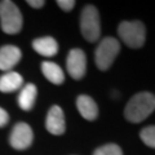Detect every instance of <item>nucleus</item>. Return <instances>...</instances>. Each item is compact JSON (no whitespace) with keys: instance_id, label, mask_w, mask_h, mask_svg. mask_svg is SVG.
Segmentation results:
<instances>
[{"instance_id":"f257e3e1","label":"nucleus","mask_w":155,"mask_h":155,"mask_svg":"<svg viewBox=\"0 0 155 155\" xmlns=\"http://www.w3.org/2000/svg\"><path fill=\"white\" fill-rule=\"evenodd\" d=\"M155 110V96L150 92H140L130 98L124 109L125 119L130 123H141Z\"/></svg>"},{"instance_id":"f03ea898","label":"nucleus","mask_w":155,"mask_h":155,"mask_svg":"<svg viewBox=\"0 0 155 155\" xmlns=\"http://www.w3.org/2000/svg\"><path fill=\"white\" fill-rule=\"evenodd\" d=\"M119 38L133 49L142 48L146 40V28L141 21H123L118 26Z\"/></svg>"},{"instance_id":"7ed1b4c3","label":"nucleus","mask_w":155,"mask_h":155,"mask_svg":"<svg viewBox=\"0 0 155 155\" xmlns=\"http://www.w3.org/2000/svg\"><path fill=\"white\" fill-rule=\"evenodd\" d=\"M120 52V44L115 38L107 36L101 40L98 47L96 48L94 52V62L96 66L101 71L109 70L111 65L114 64L116 56Z\"/></svg>"},{"instance_id":"20e7f679","label":"nucleus","mask_w":155,"mask_h":155,"mask_svg":"<svg viewBox=\"0 0 155 155\" xmlns=\"http://www.w3.org/2000/svg\"><path fill=\"white\" fill-rule=\"evenodd\" d=\"M80 31L87 41L94 43L98 40L101 35V22L98 11L94 5H87L81 11Z\"/></svg>"},{"instance_id":"39448f33","label":"nucleus","mask_w":155,"mask_h":155,"mask_svg":"<svg viewBox=\"0 0 155 155\" xmlns=\"http://www.w3.org/2000/svg\"><path fill=\"white\" fill-rule=\"evenodd\" d=\"M0 21L2 30L7 34H17L22 28V14L16 4L9 0L0 3Z\"/></svg>"},{"instance_id":"423d86ee","label":"nucleus","mask_w":155,"mask_h":155,"mask_svg":"<svg viewBox=\"0 0 155 155\" xmlns=\"http://www.w3.org/2000/svg\"><path fill=\"white\" fill-rule=\"evenodd\" d=\"M66 67H67V72L70 74L72 79L80 80L85 75V71H87L85 53L81 49H79V48L71 49L69 52V54H67Z\"/></svg>"},{"instance_id":"0eeeda50","label":"nucleus","mask_w":155,"mask_h":155,"mask_svg":"<svg viewBox=\"0 0 155 155\" xmlns=\"http://www.w3.org/2000/svg\"><path fill=\"white\" fill-rule=\"evenodd\" d=\"M34 140L32 129L26 123H17L11 133V146L16 150H26L27 147L31 146Z\"/></svg>"},{"instance_id":"6e6552de","label":"nucleus","mask_w":155,"mask_h":155,"mask_svg":"<svg viewBox=\"0 0 155 155\" xmlns=\"http://www.w3.org/2000/svg\"><path fill=\"white\" fill-rule=\"evenodd\" d=\"M45 128L49 133L60 136L65 133L66 123H65V115L60 106H52L48 111L47 119H45Z\"/></svg>"},{"instance_id":"1a4fd4ad","label":"nucleus","mask_w":155,"mask_h":155,"mask_svg":"<svg viewBox=\"0 0 155 155\" xmlns=\"http://www.w3.org/2000/svg\"><path fill=\"white\" fill-rule=\"evenodd\" d=\"M21 49L16 45H5L0 48V70L8 71L21 60Z\"/></svg>"},{"instance_id":"9d476101","label":"nucleus","mask_w":155,"mask_h":155,"mask_svg":"<svg viewBox=\"0 0 155 155\" xmlns=\"http://www.w3.org/2000/svg\"><path fill=\"white\" fill-rule=\"evenodd\" d=\"M76 107L79 110L80 115L83 116L85 120H94L98 116V106L94 102V100L89 96L80 94L76 98Z\"/></svg>"},{"instance_id":"9b49d317","label":"nucleus","mask_w":155,"mask_h":155,"mask_svg":"<svg viewBox=\"0 0 155 155\" xmlns=\"http://www.w3.org/2000/svg\"><path fill=\"white\" fill-rule=\"evenodd\" d=\"M32 48L39 54L44 57H53L58 52V44L57 41L51 36L38 38L32 41Z\"/></svg>"},{"instance_id":"f8f14e48","label":"nucleus","mask_w":155,"mask_h":155,"mask_svg":"<svg viewBox=\"0 0 155 155\" xmlns=\"http://www.w3.org/2000/svg\"><path fill=\"white\" fill-rule=\"evenodd\" d=\"M36 94H38V89L34 84H26L19 92L18 96V105L19 107L25 111H28L34 107L36 101Z\"/></svg>"},{"instance_id":"ddd939ff","label":"nucleus","mask_w":155,"mask_h":155,"mask_svg":"<svg viewBox=\"0 0 155 155\" xmlns=\"http://www.w3.org/2000/svg\"><path fill=\"white\" fill-rule=\"evenodd\" d=\"M23 84L22 76L16 71H9L7 74L0 76V91L9 93L21 88Z\"/></svg>"},{"instance_id":"4468645a","label":"nucleus","mask_w":155,"mask_h":155,"mask_svg":"<svg viewBox=\"0 0 155 155\" xmlns=\"http://www.w3.org/2000/svg\"><path fill=\"white\" fill-rule=\"evenodd\" d=\"M41 72L53 84H62L65 80V74L62 69L54 62L44 61L41 64Z\"/></svg>"},{"instance_id":"2eb2a0df","label":"nucleus","mask_w":155,"mask_h":155,"mask_svg":"<svg viewBox=\"0 0 155 155\" xmlns=\"http://www.w3.org/2000/svg\"><path fill=\"white\" fill-rule=\"evenodd\" d=\"M140 137H141L142 142L146 145V146L155 149V125L145 127L141 132H140Z\"/></svg>"},{"instance_id":"dca6fc26","label":"nucleus","mask_w":155,"mask_h":155,"mask_svg":"<svg viewBox=\"0 0 155 155\" xmlns=\"http://www.w3.org/2000/svg\"><path fill=\"white\" fill-rule=\"evenodd\" d=\"M93 155H123V151L116 143H107L96 149Z\"/></svg>"},{"instance_id":"f3484780","label":"nucleus","mask_w":155,"mask_h":155,"mask_svg":"<svg viewBox=\"0 0 155 155\" xmlns=\"http://www.w3.org/2000/svg\"><path fill=\"white\" fill-rule=\"evenodd\" d=\"M57 5L60 7L61 9H64V11L69 12V11H71V9L74 8L75 2H74V0H58Z\"/></svg>"},{"instance_id":"a211bd4d","label":"nucleus","mask_w":155,"mask_h":155,"mask_svg":"<svg viewBox=\"0 0 155 155\" xmlns=\"http://www.w3.org/2000/svg\"><path fill=\"white\" fill-rule=\"evenodd\" d=\"M9 120V115L4 109L0 107V127H4Z\"/></svg>"},{"instance_id":"6ab92c4d","label":"nucleus","mask_w":155,"mask_h":155,"mask_svg":"<svg viewBox=\"0 0 155 155\" xmlns=\"http://www.w3.org/2000/svg\"><path fill=\"white\" fill-rule=\"evenodd\" d=\"M27 4L32 8H41L45 4V2H43V0H28Z\"/></svg>"}]
</instances>
